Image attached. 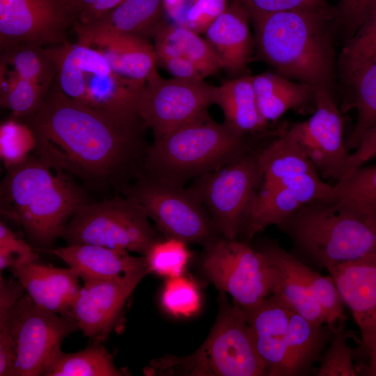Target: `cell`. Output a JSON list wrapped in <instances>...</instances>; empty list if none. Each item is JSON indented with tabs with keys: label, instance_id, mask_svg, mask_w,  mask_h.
Segmentation results:
<instances>
[{
	"label": "cell",
	"instance_id": "47",
	"mask_svg": "<svg viewBox=\"0 0 376 376\" xmlns=\"http://www.w3.org/2000/svg\"><path fill=\"white\" fill-rule=\"evenodd\" d=\"M159 63L173 77L203 80L205 77L200 70L187 58L175 54H156Z\"/></svg>",
	"mask_w": 376,
	"mask_h": 376
},
{
	"label": "cell",
	"instance_id": "7",
	"mask_svg": "<svg viewBox=\"0 0 376 376\" xmlns=\"http://www.w3.org/2000/svg\"><path fill=\"white\" fill-rule=\"evenodd\" d=\"M46 48L56 69L54 81L66 95L117 116L141 117L139 99L146 81L117 73L93 47L67 40Z\"/></svg>",
	"mask_w": 376,
	"mask_h": 376
},
{
	"label": "cell",
	"instance_id": "22",
	"mask_svg": "<svg viewBox=\"0 0 376 376\" xmlns=\"http://www.w3.org/2000/svg\"><path fill=\"white\" fill-rule=\"evenodd\" d=\"M11 271L37 305L71 318V305L81 288V278L75 269L34 261L13 268Z\"/></svg>",
	"mask_w": 376,
	"mask_h": 376
},
{
	"label": "cell",
	"instance_id": "36",
	"mask_svg": "<svg viewBox=\"0 0 376 376\" xmlns=\"http://www.w3.org/2000/svg\"><path fill=\"white\" fill-rule=\"evenodd\" d=\"M297 269L311 290L327 317V324L333 333L345 324L343 301L333 277L322 275L297 258Z\"/></svg>",
	"mask_w": 376,
	"mask_h": 376
},
{
	"label": "cell",
	"instance_id": "14",
	"mask_svg": "<svg viewBox=\"0 0 376 376\" xmlns=\"http://www.w3.org/2000/svg\"><path fill=\"white\" fill-rule=\"evenodd\" d=\"M315 109L307 120L285 130L304 150L323 177L337 182L349 173L350 154L343 139V123L331 91L315 88Z\"/></svg>",
	"mask_w": 376,
	"mask_h": 376
},
{
	"label": "cell",
	"instance_id": "17",
	"mask_svg": "<svg viewBox=\"0 0 376 376\" xmlns=\"http://www.w3.org/2000/svg\"><path fill=\"white\" fill-rule=\"evenodd\" d=\"M144 276L121 281L86 280L73 300L70 317L93 343H100L112 330L123 306Z\"/></svg>",
	"mask_w": 376,
	"mask_h": 376
},
{
	"label": "cell",
	"instance_id": "1",
	"mask_svg": "<svg viewBox=\"0 0 376 376\" xmlns=\"http://www.w3.org/2000/svg\"><path fill=\"white\" fill-rule=\"evenodd\" d=\"M25 118L35 134L37 157L90 180L109 178L132 162L146 128L141 117L117 116L70 98L56 81L41 107Z\"/></svg>",
	"mask_w": 376,
	"mask_h": 376
},
{
	"label": "cell",
	"instance_id": "20",
	"mask_svg": "<svg viewBox=\"0 0 376 376\" xmlns=\"http://www.w3.org/2000/svg\"><path fill=\"white\" fill-rule=\"evenodd\" d=\"M75 269L83 281H121L149 273L146 258L94 244H72L47 249Z\"/></svg>",
	"mask_w": 376,
	"mask_h": 376
},
{
	"label": "cell",
	"instance_id": "44",
	"mask_svg": "<svg viewBox=\"0 0 376 376\" xmlns=\"http://www.w3.org/2000/svg\"><path fill=\"white\" fill-rule=\"evenodd\" d=\"M124 0H60L72 26L92 22Z\"/></svg>",
	"mask_w": 376,
	"mask_h": 376
},
{
	"label": "cell",
	"instance_id": "32",
	"mask_svg": "<svg viewBox=\"0 0 376 376\" xmlns=\"http://www.w3.org/2000/svg\"><path fill=\"white\" fill-rule=\"evenodd\" d=\"M333 198L358 214L376 230V166L353 169L334 185Z\"/></svg>",
	"mask_w": 376,
	"mask_h": 376
},
{
	"label": "cell",
	"instance_id": "35",
	"mask_svg": "<svg viewBox=\"0 0 376 376\" xmlns=\"http://www.w3.org/2000/svg\"><path fill=\"white\" fill-rule=\"evenodd\" d=\"M47 92L38 84L22 78L1 65V107L17 118H26L42 105Z\"/></svg>",
	"mask_w": 376,
	"mask_h": 376
},
{
	"label": "cell",
	"instance_id": "10",
	"mask_svg": "<svg viewBox=\"0 0 376 376\" xmlns=\"http://www.w3.org/2000/svg\"><path fill=\"white\" fill-rule=\"evenodd\" d=\"M262 182L258 153L247 151L228 164L198 177L190 187L212 215L217 229L234 240Z\"/></svg>",
	"mask_w": 376,
	"mask_h": 376
},
{
	"label": "cell",
	"instance_id": "19",
	"mask_svg": "<svg viewBox=\"0 0 376 376\" xmlns=\"http://www.w3.org/2000/svg\"><path fill=\"white\" fill-rule=\"evenodd\" d=\"M246 313L256 352L267 376H286L289 323L292 308L271 295Z\"/></svg>",
	"mask_w": 376,
	"mask_h": 376
},
{
	"label": "cell",
	"instance_id": "16",
	"mask_svg": "<svg viewBox=\"0 0 376 376\" xmlns=\"http://www.w3.org/2000/svg\"><path fill=\"white\" fill-rule=\"evenodd\" d=\"M334 185L319 173L305 175L286 183L260 188L244 217L241 232L247 240L271 226H279L303 207L333 198Z\"/></svg>",
	"mask_w": 376,
	"mask_h": 376
},
{
	"label": "cell",
	"instance_id": "18",
	"mask_svg": "<svg viewBox=\"0 0 376 376\" xmlns=\"http://www.w3.org/2000/svg\"><path fill=\"white\" fill-rule=\"evenodd\" d=\"M361 336V347L376 343V251L328 270Z\"/></svg>",
	"mask_w": 376,
	"mask_h": 376
},
{
	"label": "cell",
	"instance_id": "2",
	"mask_svg": "<svg viewBox=\"0 0 376 376\" xmlns=\"http://www.w3.org/2000/svg\"><path fill=\"white\" fill-rule=\"evenodd\" d=\"M332 19L330 7L251 17L258 56L279 75L331 91L334 56L328 25Z\"/></svg>",
	"mask_w": 376,
	"mask_h": 376
},
{
	"label": "cell",
	"instance_id": "40",
	"mask_svg": "<svg viewBox=\"0 0 376 376\" xmlns=\"http://www.w3.org/2000/svg\"><path fill=\"white\" fill-rule=\"evenodd\" d=\"M36 143L33 131L27 123L9 120L1 125L0 157L8 170L25 162Z\"/></svg>",
	"mask_w": 376,
	"mask_h": 376
},
{
	"label": "cell",
	"instance_id": "21",
	"mask_svg": "<svg viewBox=\"0 0 376 376\" xmlns=\"http://www.w3.org/2000/svg\"><path fill=\"white\" fill-rule=\"evenodd\" d=\"M164 0H124L97 19L84 24H74L77 42L113 34H127L148 40L153 38L165 22Z\"/></svg>",
	"mask_w": 376,
	"mask_h": 376
},
{
	"label": "cell",
	"instance_id": "48",
	"mask_svg": "<svg viewBox=\"0 0 376 376\" xmlns=\"http://www.w3.org/2000/svg\"><path fill=\"white\" fill-rule=\"evenodd\" d=\"M374 157H376V127L363 136L355 151L350 154L349 173Z\"/></svg>",
	"mask_w": 376,
	"mask_h": 376
},
{
	"label": "cell",
	"instance_id": "23",
	"mask_svg": "<svg viewBox=\"0 0 376 376\" xmlns=\"http://www.w3.org/2000/svg\"><path fill=\"white\" fill-rule=\"evenodd\" d=\"M250 16L241 5L230 4L212 22L206 40L229 73L243 72L250 62L255 45L250 30Z\"/></svg>",
	"mask_w": 376,
	"mask_h": 376
},
{
	"label": "cell",
	"instance_id": "46",
	"mask_svg": "<svg viewBox=\"0 0 376 376\" xmlns=\"http://www.w3.org/2000/svg\"><path fill=\"white\" fill-rule=\"evenodd\" d=\"M375 5L376 0H339L334 8L335 19L354 34Z\"/></svg>",
	"mask_w": 376,
	"mask_h": 376
},
{
	"label": "cell",
	"instance_id": "11",
	"mask_svg": "<svg viewBox=\"0 0 376 376\" xmlns=\"http://www.w3.org/2000/svg\"><path fill=\"white\" fill-rule=\"evenodd\" d=\"M128 196L167 237L205 245L214 240V222L190 188L149 176L139 182Z\"/></svg>",
	"mask_w": 376,
	"mask_h": 376
},
{
	"label": "cell",
	"instance_id": "5",
	"mask_svg": "<svg viewBox=\"0 0 376 376\" xmlns=\"http://www.w3.org/2000/svg\"><path fill=\"white\" fill-rule=\"evenodd\" d=\"M247 138L206 111L155 139L146 152L144 165L149 176L182 186L249 151Z\"/></svg>",
	"mask_w": 376,
	"mask_h": 376
},
{
	"label": "cell",
	"instance_id": "29",
	"mask_svg": "<svg viewBox=\"0 0 376 376\" xmlns=\"http://www.w3.org/2000/svg\"><path fill=\"white\" fill-rule=\"evenodd\" d=\"M252 83L259 112L267 123L276 120L291 109L313 101L315 88L276 72L252 76Z\"/></svg>",
	"mask_w": 376,
	"mask_h": 376
},
{
	"label": "cell",
	"instance_id": "49",
	"mask_svg": "<svg viewBox=\"0 0 376 376\" xmlns=\"http://www.w3.org/2000/svg\"><path fill=\"white\" fill-rule=\"evenodd\" d=\"M367 352L369 355L370 363L366 372V375L376 376V343L371 346Z\"/></svg>",
	"mask_w": 376,
	"mask_h": 376
},
{
	"label": "cell",
	"instance_id": "26",
	"mask_svg": "<svg viewBox=\"0 0 376 376\" xmlns=\"http://www.w3.org/2000/svg\"><path fill=\"white\" fill-rule=\"evenodd\" d=\"M216 104L223 111L224 123L241 136L248 137L267 125L258 110L252 76L223 81L219 86Z\"/></svg>",
	"mask_w": 376,
	"mask_h": 376
},
{
	"label": "cell",
	"instance_id": "4",
	"mask_svg": "<svg viewBox=\"0 0 376 376\" xmlns=\"http://www.w3.org/2000/svg\"><path fill=\"white\" fill-rule=\"evenodd\" d=\"M278 227L290 240L292 255L309 267L328 271L376 251V230L334 198L303 207Z\"/></svg>",
	"mask_w": 376,
	"mask_h": 376
},
{
	"label": "cell",
	"instance_id": "3",
	"mask_svg": "<svg viewBox=\"0 0 376 376\" xmlns=\"http://www.w3.org/2000/svg\"><path fill=\"white\" fill-rule=\"evenodd\" d=\"M86 201L68 174L38 157L8 170L1 186L4 211L36 244L52 245Z\"/></svg>",
	"mask_w": 376,
	"mask_h": 376
},
{
	"label": "cell",
	"instance_id": "41",
	"mask_svg": "<svg viewBox=\"0 0 376 376\" xmlns=\"http://www.w3.org/2000/svg\"><path fill=\"white\" fill-rule=\"evenodd\" d=\"M164 310L174 317H190L201 307V295L196 283L183 274L167 278L161 294Z\"/></svg>",
	"mask_w": 376,
	"mask_h": 376
},
{
	"label": "cell",
	"instance_id": "38",
	"mask_svg": "<svg viewBox=\"0 0 376 376\" xmlns=\"http://www.w3.org/2000/svg\"><path fill=\"white\" fill-rule=\"evenodd\" d=\"M17 281L6 282L0 276V375L15 376L13 344L10 330V311L23 295Z\"/></svg>",
	"mask_w": 376,
	"mask_h": 376
},
{
	"label": "cell",
	"instance_id": "8",
	"mask_svg": "<svg viewBox=\"0 0 376 376\" xmlns=\"http://www.w3.org/2000/svg\"><path fill=\"white\" fill-rule=\"evenodd\" d=\"M148 219L130 196L86 203L71 217L61 237L68 245H100L143 256L157 240Z\"/></svg>",
	"mask_w": 376,
	"mask_h": 376
},
{
	"label": "cell",
	"instance_id": "31",
	"mask_svg": "<svg viewBox=\"0 0 376 376\" xmlns=\"http://www.w3.org/2000/svg\"><path fill=\"white\" fill-rule=\"evenodd\" d=\"M128 373L118 368L112 356L100 343L73 353L60 350L42 375L45 376H122Z\"/></svg>",
	"mask_w": 376,
	"mask_h": 376
},
{
	"label": "cell",
	"instance_id": "37",
	"mask_svg": "<svg viewBox=\"0 0 376 376\" xmlns=\"http://www.w3.org/2000/svg\"><path fill=\"white\" fill-rule=\"evenodd\" d=\"M187 244L173 237L156 240L143 255L149 273L166 278L182 275L191 258Z\"/></svg>",
	"mask_w": 376,
	"mask_h": 376
},
{
	"label": "cell",
	"instance_id": "30",
	"mask_svg": "<svg viewBox=\"0 0 376 376\" xmlns=\"http://www.w3.org/2000/svg\"><path fill=\"white\" fill-rule=\"evenodd\" d=\"M156 54H175L191 61L205 77L223 69L212 47L198 33L176 24L164 22L153 37Z\"/></svg>",
	"mask_w": 376,
	"mask_h": 376
},
{
	"label": "cell",
	"instance_id": "39",
	"mask_svg": "<svg viewBox=\"0 0 376 376\" xmlns=\"http://www.w3.org/2000/svg\"><path fill=\"white\" fill-rule=\"evenodd\" d=\"M376 57V5L354 33L343 52V61L349 78H352Z\"/></svg>",
	"mask_w": 376,
	"mask_h": 376
},
{
	"label": "cell",
	"instance_id": "25",
	"mask_svg": "<svg viewBox=\"0 0 376 376\" xmlns=\"http://www.w3.org/2000/svg\"><path fill=\"white\" fill-rule=\"evenodd\" d=\"M83 45L96 48L113 69L125 77L146 81L156 70L155 47L143 38L113 34L93 38Z\"/></svg>",
	"mask_w": 376,
	"mask_h": 376
},
{
	"label": "cell",
	"instance_id": "24",
	"mask_svg": "<svg viewBox=\"0 0 376 376\" xmlns=\"http://www.w3.org/2000/svg\"><path fill=\"white\" fill-rule=\"evenodd\" d=\"M262 250L273 268L271 295L283 299L296 313L311 322L327 324L324 312L297 269V258L279 245H270Z\"/></svg>",
	"mask_w": 376,
	"mask_h": 376
},
{
	"label": "cell",
	"instance_id": "45",
	"mask_svg": "<svg viewBox=\"0 0 376 376\" xmlns=\"http://www.w3.org/2000/svg\"><path fill=\"white\" fill-rule=\"evenodd\" d=\"M248 12L250 18L271 13L302 8L329 7L324 0H232Z\"/></svg>",
	"mask_w": 376,
	"mask_h": 376
},
{
	"label": "cell",
	"instance_id": "34",
	"mask_svg": "<svg viewBox=\"0 0 376 376\" xmlns=\"http://www.w3.org/2000/svg\"><path fill=\"white\" fill-rule=\"evenodd\" d=\"M354 86L353 107L356 124L347 140L348 150L356 149L363 136L376 127V57L351 80Z\"/></svg>",
	"mask_w": 376,
	"mask_h": 376
},
{
	"label": "cell",
	"instance_id": "12",
	"mask_svg": "<svg viewBox=\"0 0 376 376\" xmlns=\"http://www.w3.org/2000/svg\"><path fill=\"white\" fill-rule=\"evenodd\" d=\"M77 329L72 319L42 308L22 295L10 316L15 376L42 375L63 340Z\"/></svg>",
	"mask_w": 376,
	"mask_h": 376
},
{
	"label": "cell",
	"instance_id": "27",
	"mask_svg": "<svg viewBox=\"0 0 376 376\" xmlns=\"http://www.w3.org/2000/svg\"><path fill=\"white\" fill-rule=\"evenodd\" d=\"M260 188L276 187L297 178L319 173L301 147L283 131L258 152Z\"/></svg>",
	"mask_w": 376,
	"mask_h": 376
},
{
	"label": "cell",
	"instance_id": "42",
	"mask_svg": "<svg viewBox=\"0 0 376 376\" xmlns=\"http://www.w3.org/2000/svg\"><path fill=\"white\" fill-rule=\"evenodd\" d=\"M348 333L345 324L338 326L320 359L318 376H356L353 351L347 345Z\"/></svg>",
	"mask_w": 376,
	"mask_h": 376
},
{
	"label": "cell",
	"instance_id": "28",
	"mask_svg": "<svg viewBox=\"0 0 376 376\" xmlns=\"http://www.w3.org/2000/svg\"><path fill=\"white\" fill-rule=\"evenodd\" d=\"M333 334L327 324L313 323L293 311L289 323L286 376L309 375Z\"/></svg>",
	"mask_w": 376,
	"mask_h": 376
},
{
	"label": "cell",
	"instance_id": "15",
	"mask_svg": "<svg viewBox=\"0 0 376 376\" xmlns=\"http://www.w3.org/2000/svg\"><path fill=\"white\" fill-rule=\"evenodd\" d=\"M72 23L60 0H0L1 50L22 43L54 46L67 41Z\"/></svg>",
	"mask_w": 376,
	"mask_h": 376
},
{
	"label": "cell",
	"instance_id": "43",
	"mask_svg": "<svg viewBox=\"0 0 376 376\" xmlns=\"http://www.w3.org/2000/svg\"><path fill=\"white\" fill-rule=\"evenodd\" d=\"M39 256L31 246L3 221L0 223V271L37 261Z\"/></svg>",
	"mask_w": 376,
	"mask_h": 376
},
{
	"label": "cell",
	"instance_id": "6",
	"mask_svg": "<svg viewBox=\"0 0 376 376\" xmlns=\"http://www.w3.org/2000/svg\"><path fill=\"white\" fill-rule=\"evenodd\" d=\"M219 311L202 345L185 357L154 359L148 375L187 376H264L265 366L254 346L245 312L223 296Z\"/></svg>",
	"mask_w": 376,
	"mask_h": 376
},
{
	"label": "cell",
	"instance_id": "13",
	"mask_svg": "<svg viewBox=\"0 0 376 376\" xmlns=\"http://www.w3.org/2000/svg\"><path fill=\"white\" fill-rule=\"evenodd\" d=\"M218 90L203 79H163L156 69L140 94L139 113L155 140L206 112L216 104Z\"/></svg>",
	"mask_w": 376,
	"mask_h": 376
},
{
	"label": "cell",
	"instance_id": "33",
	"mask_svg": "<svg viewBox=\"0 0 376 376\" xmlns=\"http://www.w3.org/2000/svg\"><path fill=\"white\" fill-rule=\"evenodd\" d=\"M1 65L10 67L17 75L38 84L47 93L56 75L47 48L34 43H22L3 50Z\"/></svg>",
	"mask_w": 376,
	"mask_h": 376
},
{
	"label": "cell",
	"instance_id": "9",
	"mask_svg": "<svg viewBox=\"0 0 376 376\" xmlns=\"http://www.w3.org/2000/svg\"><path fill=\"white\" fill-rule=\"evenodd\" d=\"M202 260L205 274L221 292L248 311L271 295L273 268L261 249L223 238L208 244Z\"/></svg>",
	"mask_w": 376,
	"mask_h": 376
}]
</instances>
